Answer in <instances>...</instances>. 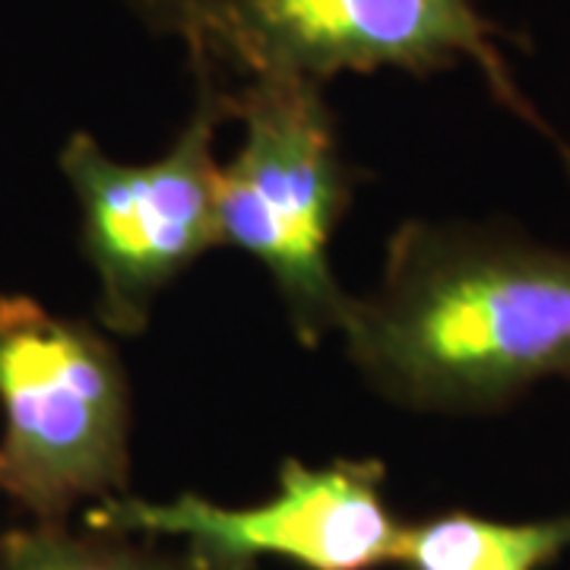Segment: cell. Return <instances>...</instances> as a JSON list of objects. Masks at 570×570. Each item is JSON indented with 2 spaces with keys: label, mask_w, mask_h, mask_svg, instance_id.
<instances>
[{
  "label": "cell",
  "mask_w": 570,
  "mask_h": 570,
  "mask_svg": "<svg viewBox=\"0 0 570 570\" xmlns=\"http://www.w3.org/2000/svg\"><path fill=\"white\" fill-rule=\"evenodd\" d=\"M340 333L390 403L498 412L542 381H570V250L498 225L409 223Z\"/></svg>",
  "instance_id": "1"
},
{
  "label": "cell",
  "mask_w": 570,
  "mask_h": 570,
  "mask_svg": "<svg viewBox=\"0 0 570 570\" xmlns=\"http://www.w3.org/2000/svg\"><path fill=\"white\" fill-rule=\"evenodd\" d=\"M219 96L225 115L245 127L242 149L216 178L223 245L266 266L298 340L317 346L340 330L352 302L330 269V242L352 200V171L324 86L254 73Z\"/></svg>",
  "instance_id": "2"
},
{
  "label": "cell",
  "mask_w": 570,
  "mask_h": 570,
  "mask_svg": "<svg viewBox=\"0 0 570 570\" xmlns=\"http://www.w3.org/2000/svg\"><path fill=\"white\" fill-rule=\"evenodd\" d=\"M0 494L36 523L127 494L130 384L89 324L0 298Z\"/></svg>",
  "instance_id": "3"
},
{
  "label": "cell",
  "mask_w": 570,
  "mask_h": 570,
  "mask_svg": "<svg viewBox=\"0 0 570 570\" xmlns=\"http://www.w3.org/2000/svg\"><path fill=\"white\" fill-rule=\"evenodd\" d=\"M501 29L475 0H225L194 67H238L245 77L279 73L321 82L340 73L406 70L428 77L472 63L494 99L546 134L570 163V149L532 108L501 55Z\"/></svg>",
  "instance_id": "4"
},
{
  "label": "cell",
  "mask_w": 570,
  "mask_h": 570,
  "mask_svg": "<svg viewBox=\"0 0 570 570\" xmlns=\"http://www.w3.org/2000/svg\"><path fill=\"white\" fill-rule=\"evenodd\" d=\"M197 82L190 121L153 163H118L89 134H73L61 149L80 204L82 254L99 276V317L121 336L142 333L159 292L223 245L213 140L228 115L216 77L197 70Z\"/></svg>",
  "instance_id": "5"
},
{
  "label": "cell",
  "mask_w": 570,
  "mask_h": 570,
  "mask_svg": "<svg viewBox=\"0 0 570 570\" xmlns=\"http://www.w3.org/2000/svg\"><path fill=\"white\" fill-rule=\"evenodd\" d=\"M82 523L181 542L197 570H254L266 558L302 570H374L396 564L403 532L384 501L377 460H285L276 494L250 508H223L194 491L171 501L115 494L86 510Z\"/></svg>",
  "instance_id": "6"
},
{
  "label": "cell",
  "mask_w": 570,
  "mask_h": 570,
  "mask_svg": "<svg viewBox=\"0 0 570 570\" xmlns=\"http://www.w3.org/2000/svg\"><path fill=\"white\" fill-rule=\"evenodd\" d=\"M570 551V513L491 520L466 510L403 523L396 564L406 570H546Z\"/></svg>",
  "instance_id": "7"
},
{
  "label": "cell",
  "mask_w": 570,
  "mask_h": 570,
  "mask_svg": "<svg viewBox=\"0 0 570 570\" xmlns=\"http://www.w3.org/2000/svg\"><path fill=\"white\" fill-rule=\"evenodd\" d=\"M0 570H197L184 551L121 532L32 523L0 535Z\"/></svg>",
  "instance_id": "8"
},
{
  "label": "cell",
  "mask_w": 570,
  "mask_h": 570,
  "mask_svg": "<svg viewBox=\"0 0 570 570\" xmlns=\"http://www.w3.org/2000/svg\"><path fill=\"white\" fill-rule=\"evenodd\" d=\"M121 3L149 29L175 36L187 45V51H197L225 0H121Z\"/></svg>",
  "instance_id": "9"
}]
</instances>
